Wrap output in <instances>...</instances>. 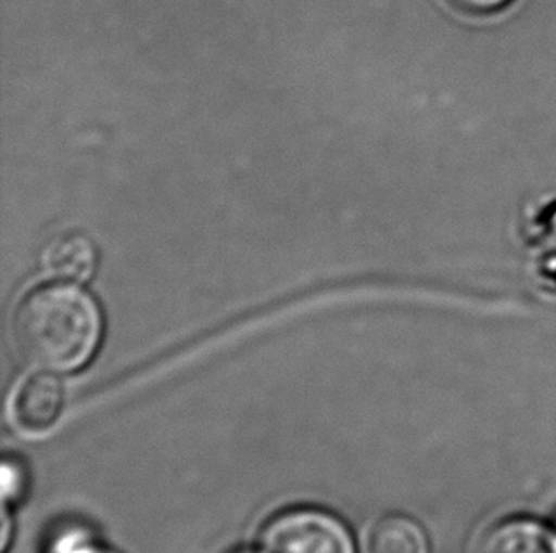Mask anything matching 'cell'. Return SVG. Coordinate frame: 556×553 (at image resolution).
<instances>
[{
  "label": "cell",
  "instance_id": "obj_10",
  "mask_svg": "<svg viewBox=\"0 0 556 553\" xmlns=\"http://www.w3.org/2000/svg\"><path fill=\"white\" fill-rule=\"evenodd\" d=\"M86 553H114V552H111V550H105V548L96 546V548H91L90 552H86Z\"/></svg>",
  "mask_w": 556,
  "mask_h": 553
},
{
  "label": "cell",
  "instance_id": "obj_11",
  "mask_svg": "<svg viewBox=\"0 0 556 553\" xmlns=\"http://www.w3.org/2000/svg\"><path fill=\"white\" fill-rule=\"evenodd\" d=\"M232 553H263V550H248V548L243 550V548H241V550H233Z\"/></svg>",
  "mask_w": 556,
  "mask_h": 553
},
{
  "label": "cell",
  "instance_id": "obj_7",
  "mask_svg": "<svg viewBox=\"0 0 556 553\" xmlns=\"http://www.w3.org/2000/svg\"><path fill=\"white\" fill-rule=\"evenodd\" d=\"M27 489V474L23 464L14 456H4L2 463V491H4V502H17L22 499Z\"/></svg>",
  "mask_w": 556,
  "mask_h": 553
},
{
  "label": "cell",
  "instance_id": "obj_5",
  "mask_svg": "<svg viewBox=\"0 0 556 553\" xmlns=\"http://www.w3.org/2000/svg\"><path fill=\"white\" fill-rule=\"evenodd\" d=\"M363 553H429L428 535L413 517L386 514L367 527Z\"/></svg>",
  "mask_w": 556,
  "mask_h": 553
},
{
  "label": "cell",
  "instance_id": "obj_2",
  "mask_svg": "<svg viewBox=\"0 0 556 553\" xmlns=\"http://www.w3.org/2000/svg\"><path fill=\"white\" fill-rule=\"evenodd\" d=\"M263 553H355L352 532L331 512L296 506L271 516L261 531Z\"/></svg>",
  "mask_w": 556,
  "mask_h": 553
},
{
  "label": "cell",
  "instance_id": "obj_6",
  "mask_svg": "<svg viewBox=\"0 0 556 553\" xmlns=\"http://www.w3.org/2000/svg\"><path fill=\"white\" fill-rule=\"evenodd\" d=\"M45 266L58 279L83 283L96 270V248L84 235H63L46 248Z\"/></svg>",
  "mask_w": 556,
  "mask_h": 553
},
{
  "label": "cell",
  "instance_id": "obj_9",
  "mask_svg": "<svg viewBox=\"0 0 556 553\" xmlns=\"http://www.w3.org/2000/svg\"><path fill=\"white\" fill-rule=\"evenodd\" d=\"M4 524H2V550H7L8 548V539H10V516H8L7 509H4Z\"/></svg>",
  "mask_w": 556,
  "mask_h": 553
},
{
  "label": "cell",
  "instance_id": "obj_3",
  "mask_svg": "<svg viewBox=\"0 0 556 553\" xmlns=\"http://www.w3.org/2000/svg\"><path fill=\"white\" fill-rule=\"evenodd\" d=\"M65 389L50 372L38 370L20 383L12 398V421L25 434H42L52 428L63 413Z\"/></svg>",
  "mask_w": 556,
  "mask_h": 553
},
{
  "label": "cell",
  "instance_id": "obj_4",
  "mask_svg": "<svg viewBox=\"0 0 556 553\" xmlns=\"http://www.w3.org/2000/svg\"><path fill=\"white\" fill-rule=\"evenodd\" d=\"M473 553H556V531L534 517H507L482 532Z\"/></svg>",
  "mask_w": 556,
  "mask_h": 553
},
{
  "label": "cell",
  "instance_id": "obj_8",
  "mask_svg": "<svg viewBox=\"0 0 556 553\" xmlns=\"http://www.w3.org/2000/svg\"><path fill=\"white\" fill-rule=\"evenodd\" d=\"M454 10L467 15H492L502 12L513 0H446Z\"/></svg>",
  "mask_w": 556,
  "mask_h": 553
},
{
  "label": "cell",
  "instance_id": "obj_1",
  "mask_svg": "<svg viewBox=\"0 0 556 553\" xmlns=\"http://www.w3.org/2000/svg\"><path fill=\"white\" fill-rule=\"evenodd\" d=\"M103 317L75 283L40 284L17 304L12 339L17 357L42 372H75L93 357Z\"/></svg>",
  "mask_w": 556,
  "mask_h": 553
}]
</instances>
